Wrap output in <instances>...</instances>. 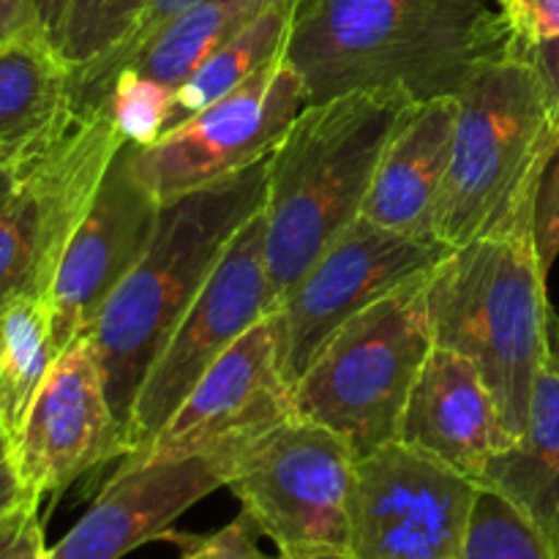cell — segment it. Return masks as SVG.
Masks as SVG:
<instances>
[{"instance_id": "obj_28", "label": "cell", "mask_w": 559, "mask_h": 559, "mask_svg": "<svg viewBox=\"0 0 559 559\" xmlns=\"http://www.w3.org/2000/svg\"><path fill=\"white\" fill-rule=\"evenodd\" d=\"M257 533L246 513H240L227 527L213 533H180L169 527L162 540L173 544L180 551V559H271L257 546Z\"/></svg>"}, {"instance_id": "obj_13", "label": "cell", "mask_w": 559, "mask_h": 559, "mask_svg": "<svg viewBox=\"0 0 559 559\" xmlns=\"http://www.w3.org/2000/svg\"><path fill=\"white\" fill-rule=\"evenodd\" d=\"M293 415H298L295 391L278 366L276 322L267 314L202 374L167 424L120 459L118 467L162 459L238 456L249 442Z\"/></svg>"}, {"instance_id": "obj_27", "label": "cell", "mask_w": 559, "mask_h": 559, "mask_svg": "<svg viewBox=\"0 0 559 559\" xmlns=\"http://www.w3.org/2000/svg\"><path fill=\"white\" fill-rule=\"evenodd\" d=\"M202 3V0H147L145 9H142L140 20L134 22L129 33L123 36V41L107 52L104 58L93 60L91 66H82V69L74 71V104L76 112H93L96 107V98L102 93L104 82L112 76V71L129 58L134 49H140L153 33L158 31L162 25H167L173 16H178L180 11L191 9V5Z\"/></svg>"}, {"instance_id": "obj_16", "label": "cell", "mask_w": 559, "mask_h": 559, "mask_svg": "<svg viewBox=\"0 0 559 559\" xmlns=\"http://www.w3.org/2000/svg\"><path fill=\"white\" fill-rule=\"evenodd\" d=\"M235 456H189L118 467L47 559H123L162 540L189 508L227 486Z\"/></svg>"}, {"instance_id": "obj_35", "label": "cell", "mask_w": 559, "mask_h": 559, "mask_svg": "<svg viewBox=\"0 0 559 559\" xmlns=\"http://www.w3.org/2000/svg\"><path fill=\"white\" fill-rule=\"evenodd\" d=\"M33 3H36V14H38V22H41L44 36L58 47L71 0H33Z\"/></svg>"}, {"instance_id": "obj_15", "label": "cell", "mask_w": 559, "mask_h": 559, "mask_svg": "<svg viewBox=\"0 0 559 559\" xmlns=\"http://www.w3.org/2000/svg\"><path fill=\"white\" fill-rule=\"evenodd\" d=\"M158 211L162 202L131 173V142H126L109 162L49 289L58 353L91 328L109 295L145 254Z\"/></svg>"}, {"instance_id": "obj_17", "label": "cell", "mask_w": 559, "mask_h": 559, "mask_svg": "<svg viewBox=\"0 0 559 559\" xmlns=\"http://www.w3.org/2000/svg\"><path fill=\"white\" fill-rule=\"evenodd\" d=\"M399 442L480 484L491 459L513 440L478 369L435 344L409 391Z\"/></svg>"}, {"instance_id": "obj_25", "label": "cell", "mask_w": 559, "mask_h": 559, "mask_svg": "<svg viewBox=\"0 0 559 559\" xmlns=\"http://www.w3.org/2000/svg\"><path fill=\"white\" fill-rule=\"evenodd\" d=\"M145 3L147 0H71L58 52L74 71L91 66L123 41Z\"/></svg>"}, {"instance_id": "obj_30", "label": "cell", "mask_w": 559, "mask_h": 559, "mask_svg": "<svg viewBox=\"0 0 559 559\" xmlns=\"http://www.w3.org/2000/svg\"><path fill=\"white\" fill-rule=\"evenodd\" d=\"M41 500L25 497L9 516L0 522V559H47L41 524Z\"/></svg>"}, {"instance_id": "obj_34", "label": "cell", "mask_w": 559, "mask_h": 559, "mask_svg": "<svg viewBox=\"0 0 559 559\" xmlns=\"http://www.w3.org/2000/svg\"><path fill=\"white\" fill-rule=\"evenodd\" d=\"M25 497H31L22 486L20 475H16L14 456H11V445L5 435L0 431V522L20 506Z\"/></svg>"}, {"instance_id": "obj_37", "label": "cell", "mask_w": 559, "mask_h": 559, "mask_svg": "<svg viewBox=\"0 0 559 559\" xmlns=\"http://www.w3.org/2000/svg\"><path fill=\"white\" fill-rule=\"evenodd\" d=\"M276 559H347V557H284V555H278Z\"/></svg>"}, {"instance_id": "obj_9", "label": "cell", "mask_w": 559, "mask_h": 559, "mask_svg": "<svg viewBox=\"0 0 559 559\" xmlns=\"http://www.w3.org/2000/svg\"><path fill=\"white\" fill-rule=\"evenodd\" d=\"M306 104L304 80L282 58L151 145H131V173L158 202L178 200L271 158Z\"/></svg>"}, {"instance_id": "obj_31", "label": "cell", "mask_w": 559, "mask_h": 559, "mask_svg": "<svg viewBox=\"0 0 559 559\" xmlns=\"http://www.w3.org/2000/svg\"><path fill=\"white\" fill-rule=\"evenodd\" d=\"M535 249L544 273L549 276L559 257V147L546 164L535 202Z\"/></svg>"}, {"instance_id": "obj_32", "label": "cell", "mask_w": 559, "mask_h": 559, "mask_svg": "<svg viewBox=\"0 0 559 559\" xmlns=\"http://www.w3.org/2000/svg\"><path fill=\"white\" fill-rule=\"evenodd\" d=\"M31 38H47L41 22H38L36 3L33 0H0V49L31 41Z\"/></svg>"}, {"instance_id": "obj_29", "label": "cell", "mask_w": 559, "mask_h": 559, "mask_svg": "<svg viewBox=\"0 0 559 559\" xmlns=\"http://www.w3.org/2000/svg\"><path fill=\"white\" fill-rule=\"evenodd\" d=\"M513 49L559 38V0H497Z\"/></svg>"}, {"instance_id": "obj_33", "label": "cell", "mask_w": 559, "mask_h": 559, "mask_svg": "<svg viewBox=\"0 0 559 559\" xmlns=\"http://www.w3.org/2000/svg\"><path fill=\"white\" fill-rule=\"evenodd\" d=\"M513 55H519V58L533 63V69L538 71L540 80H544L546 91H549V96L555 98V104L559 107V38L535 44V47L513 49Z\"/></svg>"}, {"instance_id": "obj_36", "label": "cell", "mask_w": 559, "mask_h": 559, "mask_svg": "<svg viewBox=\"0 0 559 559\" xmlns=\"http://www.w3.org/2000/svg\"><path fill=\"white\" fill-rule=\"evenodd\" d=\"M27 167H31V164H27ZM27 167H20V164L0 162V205H3V202L9 200L11 194H14L16 186H20L22 178H25V169Z\"/></svg>"}, {"instance_id": "obj_3", "label": "cell", "mask_w": 559, "mask_h": 559, "mask_svg": "<svg viewBox=\"0 0 559 559\" xmlns=\"http://www.w3.org/2000/svg\"><path fill=\"white\" fill-rule=\"evenodd\" d=\"M265 200L267 158L205 189L162 202L145 254L82 333L91 342L104 391L123 429L156 355L235 235L265 207Z\"/></svg>"}, {"instance_id": "obj_24", "label": "cell", "mask_w": 559, "mask_h": 559, "mask_svg": "<svg viewBox=\"0 0 559 559\" xmlns=\"http://www.w3.org/2000/svg\"><path fill=\"white\" fill-rule=\"evenodd\" d=\"M459 559H559V551L513 502L480 486Z\"/></svg>"}, {"instance_id": "obj_7", "label": "cell", "mask_w": 559, "mask_h": 559, "mask_svg": "<svg viewBox=\"0 0 559 559\" xmlns=\"http://www.w3.org/2000/svg\"><path fill=\"white\" fill-rule=\"evenodd\" d=\"M355 459L336 431L293 415L235 456L224 489L278 555L349 559Z\"/></svg>"}, {"instance_id": "obj_1", "label": "cell", "mask_w": 559, "mask_h": 559, "mask_svg": "<svg viewBox=\"0 0 559 559\" xmlns=\"http://www.w3.org/2000/svg\"><path fill=\"white\" fill-rule=\"evenodd\" d=\"M511 55L497 0H298L284 60L309 104L349 91L459 96Z\"/></svg>"}, {"instance_id": "obj_2", "label": "cell", "mask_w": 559, "mask_h": 559, "mask_svg": "<svg viewBox=\"0 0 559 559\" xmlns=\"http://www.w3.org/2000/svg\"><path fill=\"white\" fill-rule=\"evenodd\" d=\"M418 107L404 91L306 104L267 158V306L276 311L328 246L364 216L388 142Z\"/></svg>"}, {"instance_id": "obj_10", "label": "cell", "mask_w": 559, "mask_h": 559, "mask_svg": "<svg viewBox=\"0 0 559 559\" xmlns=\"http://www.w3.org/2000/svg\"><path fill=\"white\" fill-rule=\"evenodd\" d=\"M448 251L440 240L409 238L366 216L355 218L295 284L284 304L271 311L278 366L293 391L325 344L353 317L409 278L429 273L445 260Z\"/></svg>"}, {"instance_id": "obj_18", "label": "cell", "mask_w": 559, "mask_h": 559, "mask_svg": "<svg viewBox=\"0 0 559 559\" xmlns=\"http://www.w3.org/2000/svg\"><path fill=\"white\" fill-rule=\"evenodd\" d=\"M459 96L418 102L377 167L364 216L409 238H435V216L451 167Z\"/></svg>"}, {"instance_id": "obj_20", "label": "cell", "mask_w": 559, "mask_h": 559, "mask_svg": "<svg viewBox=\"0 0 559 559\" xmlns=\"http://www.w3.org/2000/svg\"><path fill=\"white\" fill-rule=\"evenodd\" d=\"M519 508L559 551V347L535 380L527 426L491 459L480 484Z\"/></svg>"}, {"instance_id": "obj_6", "label": "cell", "mask_w": 559, "mask_h": 559, "mask_svg": "<svg viewBox=\"0 0 559 559\" xmlns=\"http://www.w3.org/2000/svg\"><path fill=\"white\" fill-rule=\"evenodd\" d=\"M429 273L347 322L295 385V413L336 431L355 456L399 440L409 391L435 347Z\"/></svg>"}, {"instance_id": "obj_11", "label": "cell", "mask_w": 559, "mask_h": 559, "mask_svg": "<svg viewBox=\"0 0 559 559\" xmlns=\"http://www.w3.org/2000/svg\"><path fill=\"white\" fill-rule=\"evenodd\" d=\"M480 486L393 440L355 459L349 559H459Z\"/></svg>"}, {"instance_id": "obj_26", "label": "cell", "mask_w": 559, "mask_h": 559, "mask_svg": "<svg viewBox=\"0 0 559 559\" xmlns=\"http://www.w3.org/2000/svg\"><path fill=\"white\" fill-rule=\"evenodd\" d=\"M173 93L162 82L123 69L112 76L98 109H107L112 123L131 145H151L164 134Z\"/></svg>"}, {"instance_id": "obj_23", "label": "cell", "mask_w": 559, "mask_h": 559, "mask_svg": "<svg viewBox=\"0 0 559 559\" xmlns=\"http://www.w3.org/2000/svg\"><path fill=\"white\" fill-rule=\"evenodd\" d=\"M58 355L47 298H22L0 314V431L9 445L20 437Z\"/></svg>"}, {"instance_id": "obj_12", "label": "cell", "mask_w": 559, "mask_h": 559, "mask_svg": "<svg viewBox=\"0 0 559 559\" xmlns=\"http://www.w3.org/2000/svg\"><path fill=\"white\" fill-rule=\"evenodd\" d=\"M271 314L267 306L265 207L243 224L205 287L153 360L129 415L131 451L151 440L207 369Z\"/></svg>"}, {"instance_id": "obj_5", "label": "cell", "mask_w": 559, "mask_h": 559, "mask_svg": "<svg viewBox=\"0 0 559 559\" xmlns=\"http://www.w3.org/2000/svg\"><path fill=\"white\" fill-rule=\"evenodd\" d=\"M546 278L535 235H519L451 249L426 282L435 344L478 369L511 440L527 426L535 380L551 349Z\"/></svg>"}, {"instance_id": "obj_4", "label": "cell", "mask_w": 559, "mask_h": 559, "mask_svg": "<svg viewBox=\"0 0 559 559\" xmlns=\"http://www.w3.org/2000/svg\"><path fill=\"white\" fill-rule=\"evenodd\" d=\"M559 147V107L533 63L506 55L459 93L451 167L435 216L448 249L535 235V202Z\"/></svg>"}, {"instance_id": "obj_19", "label": "cell", "mask_w": 559, "mask_h": 559, "mask_svg": "<svg viewBox=\"0 0 559 559\" xmlns=\"http://www.w3.org/2000/svg\"><path fill=\"white\" fill-rule=\"evenodd\" d=\"M76 115L74 69L52 41L31 38L0 49V162L33 164Z\"/></svg>"}, {"instance_id": "obj_22", "label": "cell", "mask_w": 559, "mask_h": 559, "mask_svg": "<svg viewBox=\"0 0 559 559\" xmlns=\"http://www.w3.org/2000/svg\"><path fill=\"white\" fill-rule=\"evenodd\" d=\"M295 9H298V0H276V3H271L238 36H233L224 47H218L183 85L175 87L164 134L183 123V120H189L200 109L211 107L213 102L233 93L257 71L282 60L284 52H287L289 33H293Z\"/></svg>"}, {"instance_id": "obj_8", "label": "cell", "mask_w": 559, "mask_h": 559, "mask_svg": "<svg viewBox=\"0 0 559 559\" xmlns=\"http://www.w3.org/2000/svg\"><path fill=\"white\" fill-rule=\"evenodd\" d=\"M120 145L126 140L107 109L80 112L25 169L0 205V314L22 298H49L60 260Z\"/></svg>"}, {"instance_id": "obj_14", "label": "cell", "mask_w": 559, "mask_h": 559, "mask_svg": "<svg viewBox=\"0 0 559 559\" xmlns=\"http://www.w3.org/2000/svg\"><path fill=\"white\" fill-rule=\"evenodd\" d=\"M129 453L131 440L104 391L91 342L80 336L58 355L11 445L16 475L27 495L44 500Z\"/></svg>"}, {"instance_id": "obj_21", "label": "cell", "mask_w": 559, "mask_h": 559, "mask_svg": "<svg viewBox=\"0 0 559 559\" xmlns=\"http://www.w3.org/2000/svg\"><path fill=\"white\" fill-rule=\"evenodd\" d=\"M276 0H202V3L191 5V9L180 11L178 16L167 22V25L158 27L140 49L129 55L118 69L112 71L120 74L123 69L136 71L142 76H151V80L162 82L169 91H175L178 85H183L218 47L229 41L233 36H238L249 22H254L262 11L267 9ZM109 76L104 82L102 93L96 98L98 109L102 104L104 91L112 82Z\"/></svg>"}]
</instances>
